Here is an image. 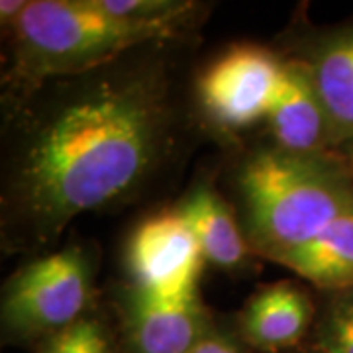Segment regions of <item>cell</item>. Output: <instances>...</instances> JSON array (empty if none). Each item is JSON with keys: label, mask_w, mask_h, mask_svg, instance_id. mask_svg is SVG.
I'll return each instance as SVG.
<instances>
[{"label": "cell", "mask_w": 353, "mask_h": 353, "mask_svg": "<svg viewBox=\"0 0 353 353\" xmlns=\"http://www.w3.org/2000/svg\"><path fill=\"white\" fill-rule=\"evenodd\" d=\"M120 341L108 320L92 308L69 328L38 343L36 353H118Z\"/></svg>", "instance_id": "15"}, {"label": "cell", "mask_w": 353, "mask_h": 353, "mask_svg": "<svg viewBox=\"0 0 353 353\" xmlns=\"http://www.w3.org/2000/svg\"><path fill=\"white\" fill-rule=\"evenodd\" d=\"M308 343L324 353H353V287L318 292V310Z\"/></svg>", "instance_id": "14"}, {"label": "cell", "mask_w": 353, "mask_h": 353, "mask_svg": "<svg viewBox=\"0 0 353 353\" xmlns=\"http://www.w3.org/2000/svg\"><path fill=\"white\" fill-rule=\"evenodd\" d=\"M10 57L4 69V102L39 85L83 75L155 41L179 36L114 18L92 0H28L24 14L8 30Z\"/></svg>", "instance_id": "3"}, {"label": "cell", "mask_w": 353, "mask_h": 353, "mask_svg": "<svg viewBox=\"0 0 353 353\" xmlns=\"http://www.w3.org/2000/svg\"><path fill=\"white\" fill-rule=\"evenodd\" d=\"M318 310V296L301 283L261 285L245 301L234 324L253 353H279L308 340Z\"/></svg>", "instance_id": "9"}, {"label": "cell", "mask_w": 353, "mask_h": 353, "mask_svg": "<svg viewBox=\"0 0 353 353\" xmlns=\"http://www.w3.org/2000/svg\"><path fill=\"white\" fill-rule=\"evenodd\" d=\"M187 353H253L238 334L234 316H216Z\"/></svg>", "instance_id": "16"}, {"label": "cell", "mask_w": 353, "mask_h": 353, "mask_svg": "<svg viewBox=\"0 0 353 353\" xmlns=\"http://www.w3.org/2000/svg\"><path fill=\"white\" fill-rule=\"evenodd\" d=\"M285 57L306 65L326 106L334 150L353 152V22L336 26L294 20L281 38Z\"/></svg>", "instance_id": "7"}, {"label": "cell", "mask_w": 353, "mask_h": 353, "mask_svg": "<svg viewBox=\"0 0 353 353\" xmlns=\"http://www.w3.org/2000/svg\"><path fill=\"white\" fill-rule=\"evenodd\" d=\"M204 263L194 234L173 208L145 218L124 253L128 285L163 294L199 287Z\"/></svg>", "instance_id": "8"}, {"label": "cell", "mask_w": 353, "mask_h": 353, "mask_svg": "<svg viewBox=\"0 0 353 353\" xmlns=\"http://www.w3.org/2000/svg\"><path fill=\"white\" fill-rule=\"evenodd\" d=\"M26 6H28V0H2L0 2V24L4 32L18 22V18L24 14Z\"/></svg>", "instance_id": "17"}, {"label": "cell", "mask_w": 353, "mask_h": 353, "mask_svg": "<svg viewBox=\"0 0 353 353\" xmlns=\"http://www.w3.org/2000/svg\"><path fill=\"white\" fill-rule=\"evenodd\" d=\"M173 43L4 102V252L48 253L75 218L126 201L165 165L181 128Z\"/></svg>", "instance_id": "1"}, {"label": "cell", "mask_w": 353, "mask_h": 353, "mask_svg": "<svg viewBox=\"0 0 353 353\" xmlns=\"http://www.w3.org/2000/svg\"><path fill=\"white\" fill-rule=\"evenodd\" d=\"M201 245L202 257L224 271H245L257 257L248 245L232 202L208 179L192 183L173 206Z\"/></svg>", "instance_id": "11"}, {"label": "cell", "mask_w": 353, "mask_h": 353, "mask_svg": "<svg viewBox=\"0 0 353 353\" xmlns=\"http://www.w3.org/2000/svg\"><path fill=\"white\" fill-rule=\"evenodd\" d=\"M279 353H324V352L316 350L312 343L304 341L303 345H299V347H292V350H287V352H279Z\"/></svg>", "instance_id": "18"}, {"label": "cell", "mask_w": 353, "mask_h": 353, "mask_svg": "<svg viewBox=\"0 0 353 353\" xmlns=\"http://www.w3.org/2000/svg\"><path fill=\"white\" fill-rule=\"evenodd\" d=\"M230 185L248 245L279 263L352 206L353 159L287 152L263 139L236 159Z\"/></svg>", "instance_id": "2"}, {"label": "cell", "mask_w": 353, "mask_h": 353, "mask_svg": "<svg viewBox=\"0 0 353 353\" xmlns=\"http://www.w3.org/2000/svg\"><path fill=\"white\" fill-rule=\"evenodd\" d=\"M265 128L267 141L281 150L296 153L336 152L328 112L314 79L306 65L294 57H285L283 81L267 114Z\"/></svg>", "instance_id": "10"}, {"label": "cell", "mask_w": 353, "mask_h": 353, "mask_svg": "<svg viewBox=\"0 0 353 353\" xmlns=\"http://www.w3.org/2000/svg\"><path fill=\"white\" fill-rule=\"evenodd\" d=\"M352 159H353V157H352Z\"/></svg>", "instance_id": "19"}, {"label": "cell", "mask_w": 353, "mask_h": 353, "mask_svg": "<svg viewBox=\"0 0 353 353\" xmlns=\"http://www.w3.org/2000/svg\"><path fill=\"white\" fill-rule=\"evenodd\" d=\"M97 255L87 243L36 255L2 287L0 332L10 345L41 343L92 310Z\"/></svg>", "instance_id": "4"}, {"label": "cell", "mask_w": 353, "mask_h": 353, "mask_svg": "<svg viewBox=\"0 0 353 353\" xmlns=\"http://www.w3.org/2000/svg\"><path fill=\"white\" fill-rule=\"evenodd\" d=\"M279 265L308 281L318 292L353 287V204L314 240L285 255Z\"/></svg>", "instance_id": "12"}, {"label": "cell", "mask_w": 353, "mask_h": 353, "mask_svg": "<svg viewBox=\"0 0 353 353\" xmlns=\"http://www.w3.org/2000/svg\"><path fill=\"white\" fill-rule=\"evenodd\" d=\"M285 57L263 46H234L202 71L194 85V102L202 120L232 138L265 124L283 81Z\"/></svg>", "instance_id": "5"}, {"label": "cell", "mask_w": 353, "mask_h": 353, "mask_svg": "<svg viewBox=\"0 0 353 353\" xmlns=\"http://www.w3.org/2000/svg\"><path fill=\"white\" fill-rule=\"evenodd\" d=\"M116 310L124 353H187L214 318L201 287L163 294L126 285L118 292Z\"/></svg>", "instance_id": "6"}, {"label": "cell", "mask_w": 353, "mask_h": 353, "mask_svg": "<svg viewBox=\"0 0 353 353\" xmlns=\"http://www.w3.org/2000/svg\"><path fill=\"white\" fill-rule=\"evenodd\" d=\"M92 4L114 18L167 30L179 38H185L202 12L201 2L192 0H92Z\"/></svg>", "instance_id": "13"}]
</instances>
